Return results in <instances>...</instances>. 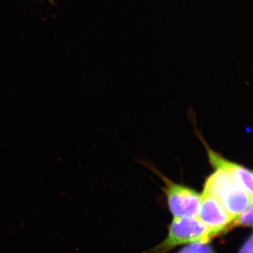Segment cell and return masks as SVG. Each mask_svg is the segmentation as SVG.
<instances>
[{"label":"cell","mask_w":253,"mask_h":253,"mask_svg":"<svg viewBox=\"0 0 253 253\" xmlns=\"http://www.w3.org/2000/svg\"><path fill=\"white\" fill-rule=\"evenodd\" d=\"M204 191L212 195L219 201L233 221L253 203V196L236 182L230 174L221 169H216L208 178Z\"/></svg>","instance_id":"cell-1"},{"label":"cell","mask_w":253,"mask_h":253,"mask_svg":"<svg viewBox=\"0 0 253 253\" xmlns=\"http://www.w3.org/2000/svg\"><path fill=\"white\" fill-rule=\"evenodd\" d=\"M215 236L198 217L173 218L166 239L147 253H168L184 245L208 243Z\"/></svg>","instance_id":"cell-2"},{"label":"cell","mask_w":253,"mask_h":253,"mask_svg":"<svg viewBox=\"0 0 253 253\" xmlns=\"http://www.w3.org/2000/svg\"><path fill=\"white\" fill-rule=\"evenodd\" d=\"M155 172L164 183L163 192L173 218L198 217L201 207V195L188 186L174 182L157 169Z\"/></svg>","instance_id":"cell-3"},{"label":"cell","mask_w":253,"mask_h":253,"mask_svg":"<svg viewBox=\"0 0 253 253\" xmlns=\"http://www.w3.org/2000/svg\"><path fill=\"white\" fill-rule=\"evenodd\" d=\"M198 218L216 236L230 229L233 219L214 196L204 191L201 195V207Z\"/></svg>","instance_id":"cell-4"},{"label":"cell","mask_w":253,"mask_h":253,"mask_svg":"<svg viewBox=\"0 0 253 253\" xmlns=\"http://www.w3.org/2000/svg\"><path fill=\"white\" fill-rule=\"evenodd\" d=\"M210 163L216 169L225 171L232 176L233 179L240 186H242L248 192L253 196V172L239 165L226 161L207 147Z\"/></svg>","instance_id":"cell-5"},{"label":"cell","mask_w":253,"mask_h":253,"mask_svg":"<svg viewBox=\"0 0 253 253\" xmlns=\"http://www.w3.org/2000/svg\"><path fill=\"white\" fill-rule=\"evenodd\" d=\"M176 253H214L208 243L197 242L189 244Z\"/></svg>","instance_id":"cell-6"},{"label":"cell","mask_w":253,"mask_h":253,"mask_svg":"<svg viewBox=\"0 0 253 253\" xmlns=\"http://www.w3.org/2000/svg\"><path fill=\"white\" fill-rule=\"evenodd\" d=\"M238 226H253V203L241 215H240L231 224V227H235Z\"/></svg>","instance_id":"cell-7"},{"label":"cell","mask_w":253,"mask_h":253,"mask_svg":"<svg viewBox=\"0 0 253 253\" xmlns=\"http://www.w3.org/2000/svg\"><path fill=\"white\" fill-rule=\"evenodd\" d=\"M239 253H253V234L246 241Z\"/></svg>","instance_id":"cell-8"},{"label":"cell","mask_w":253,"mask_h":253,"mask_svg":"<svg viewBox=\"0 0 253 253\" xmlns=\"http://www.w3.org/2000/svg\"><path fill=\"white\" fill-rule=\"evenodd\" d=\"M48 1H49L51 4H54L55 0H47Z\"/></svg>","instance_id":"cell-9"}]
</instances>
